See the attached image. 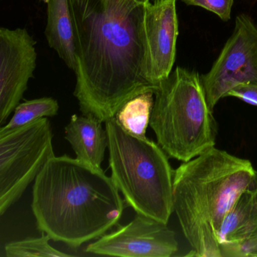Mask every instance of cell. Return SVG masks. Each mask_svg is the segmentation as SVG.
Listing matches in <instances>:
<instances>
[{
    "label": "cell",
    "instance_id": "15",
    "mask_svg": "<svg viewBox=\"0 0 257 257\" xmlns=\"http://www.w3.org/2000/svg\"><path fill=\"white\" fill-rule=\"evenodd\" d=\"M58 109L59 105L58 101L52 97L26 100L16 106L13 118L8 124L3 126L0 130H11L25 125L39 118L55 116L58 114Z\"/></svg>",
    "mask_w": 257,
    "mask_h": 257
},
{
    "label": "cell",
    "instance_id": "19",
    "mask_svg": "<svg viewBox=\"0 0 257 257\" xmlns=\"http://www.w3.org/2000/svg\"><path fill=\"white\" fill-rule=\"evenodd\" d=\"M228 97H234L248 104L257 106V84L240 85L231 90Z\"/></svg>",
    "mask_w": 257,
    "mask_h": 257
},
{
    "label": "cell",
    "instance_id": "21",
    "mask_svg": "<svg viewBox=\"0 0 257 257\" xmlns=\"http://www.w3.org/2000/svg\"><path fill=\"white\" fill-rule=\"evenodd\" d=\"M41 1H43V3H45V4H49V0H41Z\"/></svg>",
    "mask_w": 257,
    "mask_h": 257
},
{
    "label": "cell",
    "instance_id": "13",
    "mask_svg": "<svg viewBox=\"0 0 257 257\" xmlns=\"http://www.w3.org/2000/svg\"><path fill=\"white\" fill-rule=\"evenodd\" d=\"M257 225V187L240 194L227 213L219 232L221 253L241 243Z\"/></svg>",
    "mask_w": 257,
    "mask_h": 257
},
{
    "label": "cell",
    "instance_id": "22",
    "mask_svg": "<svg viewBox=\"0 0 257 257\" xmlns=\"http://www.w3.org/2000/svg\"><path fill=\"white\" fill-rule=\"evenodd\" d=\"M159 1H163V0H153V2H159Z\"/></svg>",
    "mask_w": 257,
    "mask_h": 257
},
{
    "label": "cell",
    "instance_id": "9",
    "mask_svg": "<svg viewBox=\"0 0 257 257\" xmlns=\"http://www.w3.org/2000/svg\"><path fill=\"white\" fill-rule=\"evenodd\" d=\"M36 43L25 28L0 29V124L19 104L33 77Z\"/></svg>",
    "mask_w": 257,
    "mask_h": 257
},
{
    "label": "cell",
    "instance_id": "3",
    "mask_svg": "<svg viewBox=\"0 0 257 257\" xmlns=\"http://www.w3.org/2000/svg\"><path fill=\"white\" fill-rule=\"evenodd\" d=\"M257 187L249 160L216 147L174 171L173 203L191 256L222 257L221 225L240 194Z\"/></svg>",
    "mask_w": 257,
    "mask_h": 257
},
{
    "label": "cell",
    "instance_id": "14",
    "mask_svg": "<svg viewBox=\"0 0 257 257\" xmlns=\"http://www.w3.org/2000/svg\"><path fill=\"white\" fill-rule=\"evenodd\" d=\"M154 92L142 93L126 102L114 118L128 133L146 138L154 105Z\"/></svg>",
    "mask_w": 257,
    "mask_h": 257
},
{
    "label": "cell",
    "instance_id": "16",
    "mask_svg": "<svg viewBox=\"0 0 257 257\" xmlns=\"http://www.w3.org/2000/svg\"><path fill=\"white\" fill-rule=\"evenodd\" d=\"M51 237L42 234L39 237H28L7 243L5 253L7 257H67L70 254L61 252L51 246Z\"/></svg>",
    "mask_w": 257,
    "mask_h": 257
},
{
    "label": "cell",
    "instance_id": "12",
    "mask_svg": "<svg viewBox=\"0 0 257 257\" xmlns=\"http://www.w3.org/2000/svg\"><path fill=\"white\" fill-rule=\"evenodd\" d=\"M46 40L69 69L76 67L74 28L69 0H49L47 9Z\"/></svg>",
    "mask_w": 257,
    "mask_h": 257
},
{
    "label": "cell",
    "instance_id": "6",
    "mask_svg": "<svg viewBox=\"0 0 257 257\" xmlns=\"http://www.w3.org/2000/svg\"><path fill=\"white\" fill-rule=\"evenodd\" d=\"M52 138L46 117L11 130H0V214L22 197L55 156Z\"/></svg>",
    "mask_w": 257,
    "mask_h": 257
},
{
    "label": "cell",
    "instance_id": "5",
    "mask_svg": "<svg viewBox=\"0 0 257 257\" xmlns=\"http://www.w3.org/2000/svg\"><path fill=\"white\" fill-rule=\"evenodd\" d=\"M111 178L137 213L168 224L174 212V173L154 141L126 132L115 118L105 121Z\"/></svg>",
    "mask_w": 257,
    "mask_h": 257
},
{
    "label": "cell",
    "instance_id": "8",
    "mask_svg": "<svg viewBox=\"0 0 257 257\" xmlns=\"http://www.w3.org/2000/svg\"><path fill=\"white\" fill-rule=\"evenodd\" d=\"M178 249L175 233L168 224L137 213L132 222L103 234L85 251L109 256L171 257Z\"/></svg>",
    "mask_w": 257,
    "mask_h": 257
},
{
    "label": "cell",
    "instance_id": "18",
    "mask_svg": "<svg viewBox=\"0 0 257 257\" xmlns=\"http://www.w3.org/2000/svg\"><path fill=\"white\" fill-rule=\"evenodd\" d=\"M222 257H257V225L243 241L224 251Z\"/></svg>",
    "mask_w": 257,
    "mask_h": 257
},
{
    "label": "cell",
    "instance_id": "11",
    "mask_svg": "<svg viewBox=\"0 0 257 257\" xmlns=\"http://www.w3.org/2000/svg\"><path fill=\"white\" fill-rule=\"evenodd\" d=\"M102 122L93 115H72L65 127V139L76 159L100 168L108 148V136Z\"/></svg>",
    "mask_w": 257,
    "mask_h": 257
},
{
    "label": "cell",
    "instance_id": "2",
    "mask_svg": "<svg viewBox=\"0 0 257 257\" xmlns=\"http://www.w3.org/2000/svg\"><path fill=\"white\" fill-rule=\"evenodd\" d=\"M124 203L101 168L54 156L36 178L31 207L39 230L79 247L116 225Z\"/></svg>",
    "mask_w": 257,
    "mask_h": 257
},
{
    "label": "cell",
    "instance_id": "20",
    "mask_svg": "<svg viewBox=\"0 0 257 257\" xmlns=\"http://www.w3.org/2000/svg\"><path fill=\"white\" fill-rule=\"evenodd\" d=\"M135 1L139 3V4H144V5H147V4L150 2V0H135Z\"/></svg>",
    "mask_w": 257,
    "mask_h": 257
},
{
    "label": "cell",
    "instance_id": "7",
    "mask_svg": "<svg viewBox=\"0 0 257 257\" xmlns=\"http://www.w3.org/2000/svg\"><path fill=\"white\" fill-rule=\"evenodd\" d=\"M209 106L240 85L257 84V26L249 16H237L230 38L208 73L201 76Z\"/></svg>",
    "mask_w": 257,
    "mask_h": 257
},
{
    "label": "cell",
    "instance_id": "1",
    "mask_svg": "<svg viewBox=\"0 0 257 257\" xmlns=\"http://www.w3.org/2000/svg\"><path fill=\"white\" fill-rule=\"evenodd\" d=\"M74 28V96L83 115L101 121L142 93L149 71L146 5L135 0H69Z\"/></svg>",
    "mask_w": 257,
    "mask_h": 257
},
{
    "label": "cell",
    "instance_id": "4",
    "mask_svg": "<svg viewBox=\"0 0 257 257\" xmlns=\"http://www.w3.org/2000/svg\"><path fill=\"white\" fill-rule=\"evenodd\" d=\"M154 95L150 125L169 157L189 162L215 147L217 124L198 73L177 67Z\"/></svg>",
    "mask_w": 257,
    "mask_h": 257
},
{
    "label": "cell",
    "instance_id": "10",
    "mask_svg": "<svg viewBox=\"0 0 257 257\" xmlns=\"http://www.w3.org/2000/svg\"><path fill=\"white\" fill-rule=\"evenodd\" d=\"M145 30L150 79L158 86L171 74L175 61L179 34L176 0L147 4Z\"/></svg>",
    "mask_w": 257,
    "mask_h": 257
},
{
    "label": "cell",
    "instance_id": "17",
    "mask_svg": "<svg viewBox=\"0 0 257 257\" xmlns=\"http://www.w3.org/2000/svg\"><path fill=\"white\" fill-rule=\"evenodd\" d=\"M183 4L192 7H201L211 12L223 22L231 19V9L234 0H181Z\"/></svg>",
    "mask_w": 257,
    "mask_h": 257
}]
</instances>
